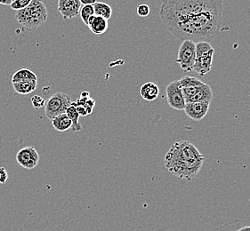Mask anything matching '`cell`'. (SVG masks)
<instances>
[{
    "mask_svg": "<svg viewBox=\"0 0 250 231\" xmlns=\"http://www.w3.org/2000/svg\"><path fill=\"white\" fill-rule=\"evenodd\" d=\"M224 0H162L160 20L180 40H214L223 28Z\"/></svg>",
    "mask_w": 250,
    "mask_h": 231,
    "instance_id": "6da1fadb",
    "label": "cell"
},
{
    "mask_svg": "<svg viewBox=\"0 0 250 231\" xmlns=\"http://www.w3.org/2000/svg\"><path fill=\"white\" fill-rule=\"evenodd\" d=\"M204 156L190 141H181L171 145L164 156L167 171L179 179L191 181L200 173Z\"/></svg>",
    "mask_w": 250,
    "mask_h": 231,
    "instance_id": "7a4b0ae2",
    "label": "cell"
},
{
    "mask_svg": "<svg viewBox=\"0 0 250 231\" xmlns=\"http://www.w3.org/2000/svg\"><path fill=\"white\" fill-rule=\"evenodd\" d=\"M47 8L42 0H32L25 8L15 12L18 23L28 29H38L47 20Z\"/></svg>",
    "mask_w": 250,
    "mask_h": 231,
    "instance_id": "3957f363",
    "label": "cell"
},
{
    "mask_svg": "<svg viewBox=\"0 0 250 231\" xmlns=\"http://www.w3.org/2000/svg\"><path fill=\"white\" fill-rule=\"evenodd\" d=\"M215 49L208 42L196 43V60L193 71L200 77H205L210 72L213 64Z\"/></svg>",
    "mask_w": 250,
    "mask_h": 231,
    "instance_id": "277c9868",
    "label": "cell"
},
{
    "mask_svg": "<svg viewBox=\"0 0 250 231\" xmlns=\"http://www.w3.org/2000/svg\"><path fill=\"white\" fill-rule=\"evenodd\" d=\"M71 98L64 93H55L45 102V114L52 120L56 116L66 113L67 109L71 104Z\"/></svg>",
    "mask_w": 250,
    "mask_h": 231,
    "instance_id": "5b68a950",
    "label": "cell"
},
{
    "mask_svg": "<svg viewBox=\"0 0 250 231\" xmlns=\"http://www.w3.org/2000/svg\"><path fill=\"white\" fill-rule=\"evenodd\" d=\"M196 60V43L184 40L178 50L176 62L185 72H192Z\"/></svg>",
    "mask_w": 250,
    "mask_h": 231,
    "instance_id": "8992f818",
    "label": "cell"
},
{
    "mask_svg": "<svg viewBox=\"0 0 250 231\" xmlns=\"http://www.w3.org/2000/svg\"><path fill=\"white\" fill-rule=\"evenodd\" d=\"M167 93V101L171 109L176 111H184L185 110V98L181 88L179 80L171 82L166 89Z\"/></svg>",
    "mask_w": 250,
    "mask_h": 231,
    "instance_id": "52a82bcc",
    "label": "cell"
},
{
    "mask_svg": "<svg viewBox=\"0 0 250 231\" xmlns=\"http://www.w3.org/2000/svg\"><path fill=\"white\" fill-rule=\"evenodd\" d=\"M40 156L34 147H26L16 154L17 163L23 168L31 170L38 166Z\"/></svg>",
    "mask_w": 250,
    "mask_h": 231,
    "instance_id": "ba28073f",
    "label": "cell"
},
{
    "mask_svg": "<svg viewBox=\"0 0 250 231\" xmlns=\"http://www.w3.org/2000/svg\"><path fill=\"white\" fill-rule=\"evenodd\" d=\"M209 101H200V102H187L185 104V114L190 119L194 121L202 120L209 111Z\"/></svg>",
    "mask_w": 250,
    "mask_h": 231,
    "instance_id": "9c48e42d",
    "label": "cell"
},
{
    "mask_svg": "<svg viewBox=\"0 0 250 231\" xmlns=\"http://www.w3.org/2000/svg\"><path fill=\"white\" fill-rule=\"evenodd\" d=\"M80 0H58V11L65 20L73 19L80 15L81 9Z\"/></svg>",
    "mask_w": 250,
    "mask_h": 231,
    "instance_id": "30bf717a",
    "label": "cell"
},
{
    "mask_svg": "<svg viewBox=\"0 0 250 231\" xmlns=\"http://www.w3.org/2000/svg\"><path fill=\"white\" fill-rule=\"evenodd\" d=\"M179 83H180L181 88H182L183 94L185 96V101L194 96L197 93V91L200 89V86L204 84L199 78H196L193 77H189V76L182 77L181 79H179Z\"/></svg>",
    "mask_w": 250,
    "mask_h": 231,
    "instance_id": "8fae6325",
    "label": "cell"
},
{
    "mask_svg": "<svg viewBox=\"0 0 250 231\" xmlns=\"http://www.w3.org/2000/svg\"><path fill=\"white\" fill-rule=\"evenodd\" d=\"M87 26L94 34L100 36L104 34L107 31L109 27V22L108 20H106L104 18L94 15L89 18Z\"/></svg>",
    "mask_w": 250,
    "mask_h": 231,
    "instance_id": "7c38bea8",
    "label": "cell"
},
{
    "mask_svg": "<svg viewBox=\"0 0 250 231\" xmlns=\"http://www.w3.org/2000/svg\"><path fill=\"white\" fill-rule=\"evenodd\" d=\"M213 100V92L210 86L207 84H203L200 86V89L197 91L194 96L190 97V99L186 100L185 102H200V101H209Z\"/></svg>",
    "mask_w": 250,
    "mask_h": 231,
    "instance_id": "4fadbf2b",
    "label": "cell"
},
{
    "mask_svg": "<svg viewBox=\"0 0 250 231\" xmlns=\"http://www.w3.org/2000/svg\"><path fill=\"white\" fill-rule=\"evenodd\" d=\"M140 95L146 101H154L160 95V88L154 83L147 82L141 86Z\"/></svg>",
    "mask_w": 250,
    "mask_h": 231,
    "instance_id": "5bb4252c",
    "label": "cell"
},
{
    "mask_svg": "<svg viewBox=\"0 0 250 231\" xmlns=\"http://www.w3.org/2000/svg\"><path fill=\"white\" fill-rule=\"evenodd\" d=\"M14 90L19 95H30L34 92L38 86V82L35 81H19L12 83Z\"/></svg>",
    "mask_w": 250,
    "mask_h": 231,
    "instance_id": "9a60e30c",
    "label": "cell"
},
{
    "mask_svg": "<svg viewBox=\"0 0 250 231\" xmlns=\"http://www.w3.org/2000/svg\"><path fill=\"white\" fill-rule=\"evenodd\" d=\"M52 126L58 132H65L72 126V122L66 113L56 116L52 119Z\"/></svg>",
    "mask_w": 250,
    "mask_h": 231,
    "instance_id": "2e32d148",
    "label": "cell"
},
{
    "mask_svg": "<svg viewBox=\"0 0 250 231\" xmlns=\"http://www.w3.org/2000/svg\"><path fill=\"white\" fill-rule=\"evenodd\" d=\"M19 81H35L38 82V76L29 69H20L12 77V83Z\"/></svg>",
    "mask_w": 250,
    "mask_h": 231,
    "instance_id": "e0dca14e",
    "label": "cell"
},
{
    "mask_svg": "<svg viewBox=\"0 0 250 231\" xmlns=\"http://www.w3.org/2000/svg\"><path fill=\"white\" fill-rule=\"evenodd\" d=\"M76 107H77V105H76L75 101L71 102L70 107L66 111V114H67V116H69V118L72 122V126H71L72 130L74 131V132H79V131L82 129V126H81L80 122H79L80 116L78 111H77Z\"/></svg>",
    "mask_w": 250,
    "mask_h": 231,
    "instance_id": "ac0fdd59",
    "label": "cell"
},
{
    "mask_svg": "<svg viewBox=\"0 0 250 231\" xmlns=\"http://www.w3.org/2000/svg\"><path fill=\"white\" fill-rule=\"evenodd\" d=\"M94 10L95 15L101 16L106 20H109L112 15V8L110 5L104 3V2H95L94 4Z\"/></svg>",
    "mask_w": 250,
    "mask_h": 231,
    "instance_id": "d6986e66",
    "label": "cell"
},
{
    "mask_svg": "<svg viewBox=\"0 0 250 231\" xmlns=\"http://www.w3.org/2000/svg\"><path fill=\"white\" fill-rule=\"evenodd\" d=\"M94 15H95L94 5H85L81 6V9L80 11V18H81V20L85 23V25H87V22H88L89 18Z\"/></svg>",
    "mask_w": 250,
    "mask_h": 231,
    "instance_id": "ffe728a7",
    "label": "cell"
},
{
    "mask_svg": "<svg viewBox=\"0 0 250 231\" xmlns=\"http://www.w3.org/2000/svg\"><path fill=\"white\" fill-rule=\"evenodd\" d=\"M32 0H14L10 6L13 10H21L30 5Z\"/></svg>",
    "mask_w": 250,
    "mask_h": 231,
    "instance_id": "44dd1931",
    "label": "cell"
},
{
    "mask_svg": "<svg viewBox=\"0 0 250 231\" xmlns=\"http://www.w3.org/2000/svg\"><path fill=\"white\" fill-rule=\"evenodd\" d=\"M31 104L35 110H39L42 107H45V101L41 96H34L31 98Z\"/></svg>",
    "mask_w": 250,
    "mask_h": 231,
    "instance_id": "7402d4cb",
    "label": "cell"
},
{
    "mask_svg": "<svg viewBox=\"0 0 250 231\" xmlns=\"http://www.w3.org/2000/svg\"><path fill=\"white\" fill-rule=\"evenodd\" d=\"M137 15L141 16V17H147L148 15H150V6L145 4H142L137 6Z\"/></svg>",
    "mask_w": 250,
    "mask_h": 231,
    "instance_id": "603a6c76",
    "label": "cell"
},
{
    "mask_svg": "<svg viewBox=\"0 0 250 231\" xmlns=\"http://www.w3.org/2000/svg\"><path fill=\"white\" fill-rule=\"evenodd\" d=\"M95 106V101L94 99H92L90 97L86 99V101H85V104L84 105V107H85V110L87 111V114H91V113L93 112V110H94Z\"/></svg>",
    "mask_w": 250,
    "mask_h": 231,
    "instance_id": "cb8c5ba5",
    "label": "cell"
},
{
    "mask_svg": "<svg viewBox=\"0 0 250 231\" xmlns=\"http://www.w3.org/2000/svg\"><path fill=\"white\" fill-rule=\"evenodd\" d=\"M8 173L5 167H0V184H4L7 181Z\"/></svg>",
    "mask_w": 250,
    "mask_h": 231,
    "instance_id": "d4e9b609",
    "label": "cell"
},
{
    "mask_svg": "<svg viewBox=\"0 0 250 231\" xmlns=\"http://www.w3.org/2000/svg\"><path fill=\"white\" fill-rule=\"evenodd\" d=\"M76 109H77V111L79 112L80 116H85L88 115V114H87V111L85 110V108L84 106H77Z\"/></svg>",
    "mask_w": 250,
    "mask_h": 231,
    "instance_id": "484cf974",
    "label": "cell"
},
{
    "mask_svg": "<svg viewBox=\"0 0 250 231\" xmlns=\"http://www.w3.org/2000/svg\"><path fill=\"white\" fill-rule=\"evenodd\" d=\"M81 5H94L96 0H80Z\"/></svg>",
    "mask_w": 250,
    "mask_h": 231,
    "instance_id": "4316f807",
    "label": "cell"
},
{
    "mask_svg": "<svg viewBox=\"0 0 250 231\" xmlns=\"http://www.w3.org/2000/svg\"><path fill=\"white\" fill-rule=\"evenodd\" d=\"M13 0H0V5H10Z\"/></svg>",
    "mask_w": 250,
    "mask_h": 231,
    "instance_id": "83f0119b",
    "label": "cell"
},
{
    "mask_svg": "<svg viewBox=\"0 0 250 231\" xmlns=\"http://www.w3.org/2000/svg\"><path fill=\"white\" fill-rule=\"evenodd\" d=\"M89 97H90V96H89V93H88V92H82L81 95H80V98L86 99V98H89Z\"/></svg>",
    "mask_w": 250,
    "mask_h": 231,
    "instance_id": "f1b7e54d",
    "label": "cell"
},
{
    "mask_svg": "<svg viewBox=\"0 0 250 231\" xmlns=\"http://www.w3.org/2000/svg\"><path fill=\"white\" fill-rule=\"evenodd\" d=\"M237 231H250V226L244 227V228H241L240 230Z\"/></svg>",
    "mask_w": 250,
    "mask_h": 231,
    "instance_id": "f546056e",
    "label": "cell"
},
{
    "mask_svg": "<svg viewBox=\"0 0 250 231\" xmlns=\"http://www.w3.org/2000/svg\"><path fill=\"white\" fill-rule=\"evenodd\" d=\"M13 1H14V0H13Z\"/></svg>",
    "mask_w": 250,
    "mask_h": 231,
    "instance_id": "4dcf8cb0",
    "label": "cell"
}]
</instances>
